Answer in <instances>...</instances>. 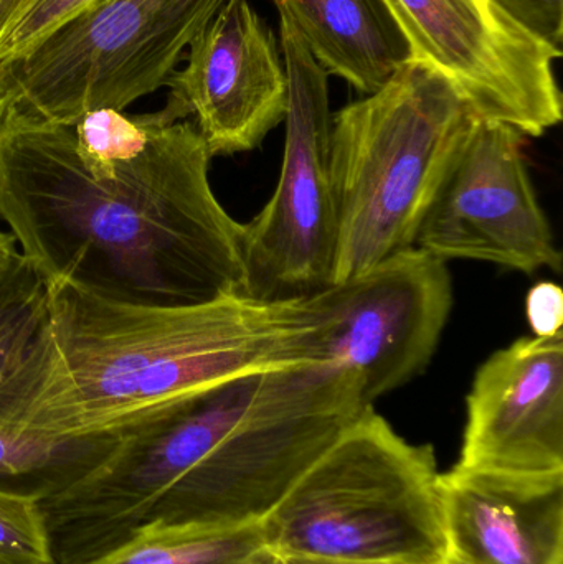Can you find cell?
<instances>
[{
  "mask_svg": "<svg viewBox=\"0 0 563 564\" xmlns=\"http://www.w3.org/2000/svg\"><path fill=\"white\" fill-rule=\"evenodd\" d=\"M210 161L169 102L3 121L0 220L48 288L154 307L243 295V224L215 197Z\"/></svg>",
  "mask_w": 563,
  "mask_h": 564,
  "instance_id": "1",
  "label": "cell"
},
{
  "mask_svg": "<svg viewBox=\"0 0 563 564\" xmlns=\"http://www.w3.org/2000/svg\"><path fill=\"white\" fill-rule=\"evenodd\" d=\"M370 406L359 378L320 365L182 398L40 500L56 564H88L151 523L260 525Z\"/></svg>",
  "mask_w": 563,
  "mask_h": 564,
  "instance_id": "2",
  "label": "cell"
},
{
  "mask_svg": "<svg viewBox=\"0 0 563 564\" xmlns=\"http://www.w3.org/2000/svg\"><path fill=\"white\" fill-rule=\"evenodd\" d=\"M310 330L301 299L154 307L55 285L0 387V427L53 441L119 436L218 381L310 365Z\"/></svg>",
  "mask_w": 563,
  "mask_h": 564,
  "instance_id": "3",
  "label": "cell"
},
{
  "mask_svg": "<svg viewBox=\"0 0 563 564\" xmlns=\"http://www.w3.org/2000/svg\"><path fill=\"white\" fill-rule=\"evenodd\" d=\"M475 118L446 79L416 62L333 115L337 251L331 284L415 247Z\"/></svg>",
  "mask_w": 563,
  "mask_h": 564,
  "instance_id": "4",
  "label": "cell"
},
{
  "mask_svg": "<svg viewBox=\"0 0 563 564\" xmlns=\"http://www.w3.org/2000/svg\"><path fill=\"white\" fill-rule=\"evenodd\" d=\"M435 451L366 413L260 523L267 549L356 564H445Z\"/></svg>",
  "mask_w": 563,
  "mask_h": 564,
  "instance_id": "5",
  "label": "cell"
},
{
  "mask_svg": "<svg viewBox=\"0 0 563 564\" xmlns=\"http://www.w3.org/2000/svg\"><path fill=\"white\" fill-rule=\"evenodd\" d=\"M227 0H98L20 58L0 65V122L73 124L167 85L194 36Z\"/></svg>",
  "mask_w": 563,
  "mask_h": 564,
  "instance_id": "6",
  "label": "cell"
},
{
  "mask_svg": "<svg viewBox=\"0 0 563 564\" xmlns=\"http://www.w3.org/2000/svg\"><path fill=\"white\" fill-rule=\"evenodd\" d=\"M278 12L288 79L283 162L270 200L243 225V295L264 302L323 291L333 282L337 251L329 75L290 15Z\"/></svg>",
  "mask_w": 563,
  "mask_h": 564,
  "instance_id": "7",
  "label": "cell"
},
{
  "mask_svg": "<svg viewBox=\"0 0 563 564\" xmlns=\"http://www.w3.org/2000/svg\"><path fill=\"white\" fill-rule=\"evenodd\" d=\"M307 364L359 378L367 403L422 375L453 307L445 261L409 248L303 299Z\"/></svg>",
  "mask_w": 563,
  "mask_h": 564,
  "instance_id": "8",
  "label": "cell"
},
{
  "mask_svg": "<svg viewBox=\"0 0 563 564\" xmlns=\"http://www.w3.org/2000/svg\"><path fill=\"white\" fill-rule=\"evenodd\" d=\"M412 62L450 83L476 116L541 138L563 118L555 62L562 50L496 0H383Z\"/></svg>",
  "mask_w": 563,
  "mask_h": 564,
  "instance_id": "9",
  "label": "cell"
},
{
  "mask_svg": "<svg viewBox=\"0 0 563 564\" xmlns=\"http://www.w3.org/2000/svg\"><path fill=\"white\" fill-rule=\"evenodd\" d=\"M524 135L476 116L472 131L416 235L439 260L485 261L534 274L562 271L548 215L524 158Z\"/></svg>",
  "mask_w": 563,
  "mask_h": 564,
  "instance_id": "10",
  "label": "cell"
},
{
  "mask_svg": "<svg viewBox=\"0 0 563 564\" xmlns=\"http://www.w3.org/2000/svg\"><path fill=\"white\" fill-rule=\"evenodd\" d=\"M167 82V102L194 122L212 159L260 148L284 122L281 46L248 0H227L188 45Z\"/></svg>",
  "mask_w": 563,
  "mask_h": 564,
  "instance_id": "11",
  "label": "cell"
},
{
  "mask_svg": "<svg viewBox=\"0 0 563 564\" xmlns=\"http://www.w3.org/2000/svg\"><path fill=\"white\" fill-rule=\"evenodd\" d=\"M455 467L563 476V332L518 338L476 370Z\"/></svg>",
  "mask_w": 563,
  "mask_h": 564,
  "instance_id": "12",
  "label": "cell"
},
{
  "mask_svg": "<svg viewBox=\"0 0 563 564\" xmlns=\"http://www.w3.org/2000/svg\"><path fill=\"white\" fill-rule=\"evenodd\" d=\"M448 562L563 564V476H440Z\"/></svg>",
  "mask_w": 563,
  "mask_h": 564,
  "instance_id": "13",
  "label": "cell"
},
{
  "mask_svg": "<svg viewBox=\"0 0 563 564\" xmlns=\"http://www.w3.org/2000/svg\"><path fill=\"white\" fill-rule=\"evenodd\" d=\"M296 25L321 68L373 95L412 62L383 0H273Z\"/></svg>",
  "mask_w": 563,
  "mask_h": 564,
  "instance_id": "14",
  "label": "cell"
},
{
  "mask_svg": "<svg viewBox=\"0 0 563 564\" xmlns=\"http://www.w3.org/2000/svg\"><path fill=\"white\" fill-rule=\"evenodd\" d=\"M263 546L260 525L151 523L88 564H245Z\"/></svg>",
  "mask_w": 563,
  "mask_h": 564,
  "instance_id": "15",
  "label": "cell"
},
{
  "mask_svg": "<svg viewBox=\"0 0 563 564\" xmlns=\"http://www.w3.org/2000/svg\"><path fill=\"white\" fill-rule=\"evenodd\" d=\"M118 437L40 440L0 427V487L33 494L42 500L95 466Z\"/></svg>",
  "mask_w": 563,
  "mask_h": 564,
  "instance_id": "16",
  "label": "cell"
},
{
  "mask_svg": "<svg viewBox=\"0 0 563 564\" xmlns=\"http://www.w3.org/2000/svg\"><path fill=\"white\" fill-rule=\"evenodd\" d=\"M48 288L20 257L0 276V387L17 370L42 328Z\"/></svg>",
  "mask_w": 563,
  "mask_h": 564,
  "instance_id": "17",
  "label": "cell"
},
{
  "mask_svg": "<svg viewBox=\"0 0 563 564\" xmlns=\"http://www.w3.org/2000/svg\"><path fill=\"white\" fill-rule=\"evenodd\" d=\"M98 0H0V65L20 58Z\"/></svg>",
  "mask_w": 563,
  "mask_h": 564,
  "instance_id": "18",
  "label": "cell"
},
{
  "mask_svg": "<svg viewBox=\"0 0 563 564\" xmlns=\"http://www.w3.org/2000/svg\"><path fill=\"white\" fill-rule=\"evenodd\" d=\"M0 564H56L39 496L0 487Z\"/></svg>",
  "mask_w": 563,
  "mask_h": 564,
  "instance_id": "19",
  "label": "cell"
},
{
  "mask_svg": "<svg viewBox=\"0 0 563 564\" xmlns=\"http://www.w3.org/2000/svg\"><path fill=\"white\" fill-rule=\"evenodd\" d=\"M526 29L562 50L563 0H496Z\"/></svg>",
  "mask_w": 563,
  "mask_h": 564,
  "instance_id": "20",
  "label": "cell"
},
{
  "mask_svg": "<svg viewBox=\"0 0 563 564\" xmlns=\"http://www.w3.org/2000/svg\"><path fill=\"white\" fill-rule=\"evenodd\" d=\"M526 315L535 337H552L562 332L563 292L554 282H539L526 299Z\"/></svg>",
  "mask_w": 563,
  "mask_h": 564,
  "instance_id": "21",
  "label": "cell"
},
{
  "mask_svg": "<svg viewBox=\"0 0 563 564\" xmlns=\"http://www.w3.org/2000/svg\"><path fill=\"white\" fill-rule=\"evenodd\" d=\"M245 564H356L336 562V560L317 558V556L297 555V553L278 552L260 546Z\"/></svg>",
  "mask_w": 563,
  "mask_h": 564,
  "instance_id": "22",
  "label": "cell"
},
{
  "mask_svg": "<svg viewBox=\"0 0 563 564\" xmlns=\"http://www.w3.org/2000/svg\"><path fill=\"white\" fill-rule=\"evenodd\" d=\"M22 257L17 247L15 238L9 231L0 230V276Z\"/></svg>",
  "mask_w": 563,
  "mask_h": 564,
  "instance_id": "23",
  "label": "cell"
},
{
  "mask_svg": "<svg viewBox=\"0 0 563 564\" xmlns=\"http://www.w3.org/2000/svg\"><path fill=\"white\" fill-rule=\"evenodd\" d=\"M445 564H455V563L448 562V560H446V563H445Z\"/></svg>",
  "mask_w": 563,
  "mask_h": 564,
  "instance_id": "24",
  "label": "cell"
}]
</instances>
